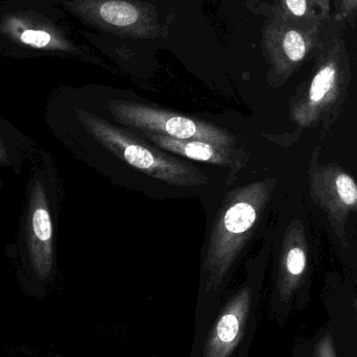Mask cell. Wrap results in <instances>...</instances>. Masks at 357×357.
Masks as SVG:
<instances>
[{"label":"cell","instance_id":"7c38bea8","mask_svg":"<svg viewBox=\"0 0 357 357\" xmlns=\"http://www.w3.org/2000/svg\"><path fill=\"white\" fill-rule=\"evenodd\" d=\"M335 186H337V195L340 199L346 204V205L351 206L357 202V185L354 182V178L350 176L342 174L335 181Z\"/></svg>","mask_w":357,"mask_h":357},{"label":"cell","instance_id":"5b68a950","mask_svg":"<svg viewBox=\"0 0 357 357\" xmlns=\"http://www.w3.org/2000/svg\"><path fill=\"white\" fill-rule=\"evenodd\" d=\"M254 320V294L245 287L235 294L212 324L202 357H232Z\"/></svg>","mask_w":357,"mask_h":357},{"label":"cell","instance_id":"7a4b0ae2","mask_svg":"<svg viewBox=\"0 0 357 357\" xmlns=\"http://www.w3.org/2000/svg\"><path fill=\"white\" fill-rule=\"evenodd\" d=\"M266 195L264 183H253L233 191L222 206L204 262L207 291H216L224 282L256 224Z\"/></svg>","mask_w":357,"mask_h":357},{"label":"cell","instance_id":"3957f363","mask_svg":"<svg viewBox=\"0 0 357 357\" xmlns=\"http://www.w3.org/2000/svg\"><path fill=\"white\" fill-rule=\"evenodd\" d=\"M29 178L26 209L19 236V255L29 270L44 281L54 270V208L50 158L36 151Z\"/></svg>","mask_w":357,"mask_h":357},{"label":"cell","instance_id":"5bb4252c","mask_svg":"<svg viewBox=\"0 0 357 357\" xmlns=\"http://www.w3.org/2000/svg\"><path fill=\"white\" fill-rule=\"evenodd\" d=\"M314 357H337L331 333H325L317 343Z\"/></svg>","mask_w":357,"mask_h":357},{"label":"cell","instance_id":"9a60e30c","mask_svg":"<svg viewBox=\"0 0 357 357\" xmlns=\"http://www.w3.org/2000/svg\"><path fill=\"white\" fill-rule=\"evenodd\" d=\"M314 1L318 8L321 18L324 21L328 20L331 18V0H314Z\"/></svg>","mask_w":357,"mask_h":357},{"label":"cell","instance_id":"ba28073f","mask_svg":"<svg viewBox=\"0 0 357 357\" xmlns=\"http://www.w3.org/2000/svg\"><path fill=\"white\" fill-rule=\"evenodd\" d=\"M0 31L13 41L33 50H64L66 48L64 40L54 27L27 13L6 15L0 23Z\"/></svg>","mask_w":357,"mask_h":357},{"label":"cell","instance_id":"9c48e42d","mask_svg":"<svg viewBox=\"0 0 357 357\" xmlns=\"http://www.w3.org/2000/svg\"><path fill=\"white\" fill-rule=\"evenodd\" d=\"M36 151L31 139L0 116V167L19 169Z\"/></svg>","mask_w":357,"mask_h":357},{"label":"cell","instance_id":"6da1fadb","mask_svg":"<svg viewBox=\"0 0 357 357\" xmlns=\"http://www.w3.org/2000/svg\"><path fill=\"white\" fill-rule=\"evenodd\" d=\"M73 114L93 139L134 169L176 186H199L209 183L207 176L190 163L160 152L90 111L73 108Z\"/></svg>","mask_w":357,"mask_h":357},{"label":"cell","instance_id":"52a82bcc","mask_svg":"<svg viewBox=\"0 0 357 357\" xmlns=\"http://www.w3.org/2000/svg\"><path fill=\"white\" fill-rule=\"evenodd\" d=\"M142 136L155 146L191 160L236 169L245 165L243 157L233 152L232 148L228 146L203 140L177 139L152 132H144Z\"/></svg>","mask_w":357,"mask_h":357},{"label":"cell","instance_id":"30bf717a","mask_svg":"<svg viewBox=\"0 0 357 357\" xmlns=\"http://www.w3.org/2000/svg\"><path fill=\"white\" fill-rule=\"evenodd\" d=\"M100 14L106 22L117 26L134 24L139 17L135 6L119 0H112L102 3L100 8Z\"/></svg>","mask_w":357,"mask_h":357},{"label":"cell","instance_id":"4fadbf2b","mask_svg":"<svg viewBox=\"0 0 357 357\" xmlns=\"http://www.w3.org/2000/svg\"><path fill=\"white\" fill-rule=\"evenodd\" d=\"M357 16V0H335L333 17L340 23L351 24Z\"/></svg>","mask_w":357,"mask_h":357},{"label":"cell","instance_id":"277c9868","mask_svg":"<svg viewBox=\"0 0 357 357\" xmlns=\"http://www.w3.org/2000/svg\"><path fill=\"white\" fill-rule=\"evenodd\" d=\"M107 109L119 123L142 132L177 139L203 140L228 148L236 144V138L222 128L163 109L123 100H113Z\"/></svg>","mask_w":357,"mask_h":357},{"label":"cell","instance_id":"2e32d148","mask_svg":"<svg viewBox=\"0 0 357 357\" xmlns=\"http://www.w3.org/2000/svg\"><path fill=\"white\" fill-rule=\"evenodd\" d=\"M356 307H357V301H356Z\"/></svg>","mask_w":357,"mask_h":357},{"label":"cell","instance_id":"8fae6325","mask_svg":"<svg viewBox=\"0 0 357 357\" xmlns=\"http://www.w3.org/2000/svg\"><path fill=\"white\" fill-rule=\"evenodd\" d=\"M283 6L285 15L293 23L308 24L324 21L319 14L314 0H283Z\"/></svg>","mask_w":357,"mask_h":357},{"label":"cell","instance_id":"8992f818","mask_svg":"<svg viewBox=\"0 0 357 357\" xmlns=\"http://www.w3.org/2000/svg\"><path fill=\"white\" fill-rule=\"evenodd\" d=\"M324 21L298 24L283 23L273 31L272 45L277 64L289 70L303 62L310 52L318 50L322 41Z\"/></svg>","mask_w":357,"mask_h":357}]
</instances>
